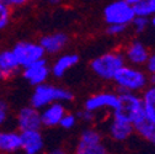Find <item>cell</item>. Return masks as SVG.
<instances>
[{
  "mask_svg": "<svg viewBox=\"0 0 155 154\" xmlns=\"http://www.w3.org/2000/svg\"><path fill=\"white\" fill-rule=\"evenodd\" d=\"M112 80L120 92H142L149 85V75L140 67L124 64Z\"/></svg>",
  "mask_w": 155,
  "mask_h": 154,
  "instance_id": "cell-1",
  "label": "cell"
},
{
  "mask_svg": "<svg viewBox=\"0 0 155 154\" xmlns=\"http://www.w3.org/2000/svg\"><path fill=\"white\" fill-rule=\"evenodd\" d=\"M74 99L73 92L63 86H57L48 83H43L35 86L30 99V105L41 110L53 102H69Z\"/></svg>",
  "mask_w": 155,
  "mask_h": 154,
  "instance_id": "cell-2",
  "label": "cell"
},
{
  "mask_svg": "<svg viewBox=\"0 0 155 154\" xmlns=\"http://www.w3.org/2000/svg\"><path fill=\"white\" fill-rule=\"evenodd\" d=\"M126 64V59L123 52L121 51H110L102 53L90 62L91 72L102 80H112L123 65Z\"/></svg>",
  "mask_w": 155,
  "mask_h": 154,
  "instance_id": "cell-3",
  "label": "cell"
},
{
  "mask_svg": "<svg viewBox=\"0 0 155 154\" xmlns=\"http://www.w3.org/2000/svg\"><path fill=\"white\" fill-rule=\"evenodd\" d=\"M111 115L113 119L133 125L138 119L144 116L142 96L138 92H120L118 106L111 112Z\"/></svg>",
  "mask_w": 155,
  "mask_h": 154,
  "instance_id": "cell-4",
  "label": "cell"
},
{
  "mask_svg": "<svg viewBox=\"0 0 155 154\" xmlns=\"http://www.w3.org/2000/svg\"><path fill=\"white\" fill-rule=\"evenodd\" d=\"M135 17V11L126 0H113L104 9V18L107 25L129 26Z\"/></svg>",
  "mask_w": 155,
  "mask_h": 154,
  "instance_id": "cell-5",
  "label": "cell"
},
{
  "mask_svg": "<svg viewBox=\"0 0 155 154\" xmlns=\"http://www.w3.org/2000/svg\"><path fill=\"white\" fill-rule=\"evenodd\" d=\"M11 51L14 52L21 68H25L37 61L45 58L46 55L41 45L33 41H20L11 48Z\"/></svg>",
  "mask_w": 155,
  "mask_h": 154,
  "instance_id": "cell-6",
  "label": "cell"
},
{
  "mask_svg": "<svg viewBox=\"0 0 155 154\" xmlns=\"http://www.w3.org/2000/svg\"><path fill=\"white\" fill-rule=\"evenodd\" d=\"M118 106V94L113 91H101L90 95L84 102V109L97 113L104 110L113 111Z\"/></svg>",
  "mask_w": 155,
  "mask_h": 154,
  "instance_id": "cell-7",
  "label": "cell"
},
{
  "mask_svg": "<svg viewBox=\"0 0 155 154\" xmlns=\"http://www.w3.org/2000/svg\"><path fill=\"white\" fill-rule=\"evenodd\" d=\"M16 126L18 131H30V129H41V110L33 107L32 105L24 106L17 111L16 115Z\"/></svg>",
  "mask_w": 155,
  "mask_h": 154,
  "instance_id": "cell-8",
  "label": "cell"
},
{
  "mask_svg": "<svg viewBox=\"0 0 155 154\" xmlns=\"http://www.w3.org/2000/svg\"><path fill=\"white\" fill-rule=\"evenodd\" d=\"M22 69V76L25 80L33 86L47 83L51 76V67L48 65L46 58H42Z\"/></svg>",
  "mask_w": 155,
  "mask_h": 154,
  "instance_id": "cell-9",
  "label": "cell"
},
{
  "mask_svg": "<svg viewBox=\"0 0 155 154\" xmlns=\"http://www.w3.org/2000/svg\"><path fill=\"white\" fill-rule=\"evenodd\" d=\"M123 55L126 63L135 67H143L149 58L150 52L140 40H133L126 46Z\"/></svg>",
  "mask_w": 155,
  "mask_h": 154,
  "instance_id": "cell-10",
  "label": "cell"
},
{
  "mask_svg": "<svg viewBox=\"0 0 155 154\" xmlns=\"http://www.w3.org/2000/svg\"><path fill=\"white\" fill-rule=\"evenodd\" d=\"M45 149V137L41 129L21 132V150L24 154H41Z\"/></svg>",
  "mask_w": 155,
  "mask_h": 154,
  "instance_id": "cell-11",
  "label": "cell"
},
{
  "mask_svg": "<svg viewBox=\"0 0 155 154\" xmlns=\"http://www.w3.org/2000/svg\"><path fill=\"white\" fill-rule=\"evenodd\" d=\"M69 37L64 32H52L45 35L40 38L41 47L43 48L46 54H57L61 53L68 45Z\"/></svg>",
  "mask_w": 155,
  "mask_h": 154,
  "instance_id": "cell-12",
  "label": "cell"
},
{
  "mask_svg": "<svg viewBox=\"0 0 155 154\" xmlns=\"http://www.w3.org/2000/svg\"><path fill=\"white\" fill-rule=\"evenodd\" d=\"M79 61L80 57L76 53H65L57 57L51 65V75L57 79L63 78L70 69H73L79 63Z\"/></svg>",
  "mask_w": 155,
  "mask_h": 154,
  "instance_id": "cell-13",
  "label": "cell"
},
{
  "mask_svg": "<svg viewBox=\"0 0 155 154\" xmlns=\"http://www.w3.org/2000/svg\"><path fill=\"white\" fill-rule=\"evenodd\" d=\"M67 112L63 102H53L41 109V120L43 127H57L59 126L61 120L63 119L64 113Z\"/></svg>",
  "mask_w": 155,
  "mask_h": 154,
  "instance_id": "cell-14",
  "label": "cell"
},
{
  "mask_svg": "<svg viewBox=\"0 0 155 154\" xmlns=\"http://www.w3.org/2000/svg\"><path fill=\"white\" fill-rule=\"evenodd\" d=\"M21 150V132L0 129V154H16Z\"/></svg>",
  "mask_w": 155,
  "mask_h": 154,
  "instance_id": "cell-15",
  "label": "cell"
},
{
  "mask_svg": "<svg viewBox=\"0 0 155 154\" xmlns=\"http://www.w3.org/2000/svg\"><path fill=\"white\" fill-rule=\"evenodd\" d=\"M20 68L21 67L11 49L0 52V82L12 78Z\"/></svg>",
  "mask_w": 155,
  "mask_h": 154,
  "instance_id": "cell-16",
  "label": "cell"
},
{
  "mask_svg": "<svg viewBox=\"0 0 155 154\" xmlns=\"http://www.w3.org/2000/svg\"><path fill=\"white\" fill-rule=\"evenodd\" d=\"M134 133V127L132 123L118 120V119H111L108 125V134L110 137L116 142H124Z\"/></svg>",
  "mask_w": 155,
  "mask_h": 154,
  "instance_id": "cell-17",
  "label": "cell"
},
{
  "mask_svg": "<svg viewBox=\"0 0 155 154\" xmlns=\"http://www.w3.org/2000/svg\"><path fill=\"white\" fill-rule=\"evenodd\" d=\"M134 133H137L148 143L155 146V123L151 122L145 115L133 123Z\"/></svg>",
  "mask_w": 155,
  "mask_h": 154,
  "instance_id": "cell-18",
  "label": "cell"
},
{
  "mask_svg": "<svg viewBox=\"0 0 155 154\" xmlns=\"http://www.w3.org/2000/svg\"><path fill=\"white\" fill-rule=\"evenodd\" d=\"M142 101H143V110L145 116L155 123V86L148 85L142 91Z\"/></svg>",
  "mask_w": 155,
  "mask_h": 154,
  "instance_id": "cell-19",
  "label": "cell"
},
{
  "mask_svg": "<svg viewBox=\"0 0 155 154\" xmlns=\"http://www.w3.org/2000/svg\"><path fill=\"white\" fill-rule=\"evenodd\" d=\"M74 154H110V150L104 143V141L97 143H87V144L76 142Z\"/></svg>",
  "mask_w": 155,
  "mask_h": 154,
  "instance_id": "cell-20",
  "label": "cell"
},
{
  "mask_svg": "<svg viewBox=\"0 0 155 154\" xmlns=\"http://www.w3.org/2000/svg\"><path fill=\"white\" fill-rule=\"evenodd\" d=\"M135 15L138 16H145V17H151L155 14V0H143L138 5L133 6Z\"/></svg>",
  "mask_w": 155,
  "mask_h": 154,
  "instance_id": "cell-21",
  "label": "cell"
},
{
  "mask_svg": "<svg viewBox=\"0 0 155 154\" xmlns=\"http://www.w3.org/2000/svg\"><path fill=\"white\" fill-rule=\"evenodd\" d=\"M12 17V8L8 5L4 0H0V31L5 30Z\"/></svg>",
  "mask_w": 155,
  "mask_h": 154,
  "instance_id": "cell-22",
  "label": "cell"
},
{
  "mask_svg": "<svg viewBox=\"0 0 155 154\" xmlns=\"http://www.w3.org/2000/svg\"><path fill=\"white\" fill-rule=\"evenodd\" d=\"M130 25H132V27H133L135 33H143L150 25V18L145 17V16L135 15V17L133 18V21H132Z\"/></svg>",
  "mask_w": 155,
  "mask_h": 154,
  "instance_id": "cell-23",
  "label": "cell"
},
{
  "mask_svg": "<svg viewBox=\"0 0 155 154\" xmlns=\"http://www.w3.org/2000/svg\"><path fill=\"white\" fill-rule=\"evenodd\" d=\"M78 115H75V113H71V112H65L64 113V116H63V119L61 120V123H59V126L63 128V129H73L75 126H76V123H78Z\"/></svg>",
  "mask_w": 155,
  "mask_h": 154,
  "instance_id": "cell-24",
  "label": "cell"
},
{
  "mask_svg": "<svg viewBox=\"0 0 155 154\" xmlns=\"http://www.w3.org/2000/svg\"><path fill=\"white\" fill-rule=\"evenodd\" d=\"M127 27L128 26H124V25H107L106 33L112 37H118L126 32Z\"/></svg>",
  "mask_w": 155,
  "mask_h": 154,
  "instance_id": "cell-25",
  "label": "cell"
},
{
  "mask_svg": "<svg viewBox=\"0 0 155 154\" xmlns=\"http://www.w3.org/2000/svg\"><path fill=\"white\" fill-rule=\"evenodd\" d=\"M9 105L5 100L0 99V126H4L9 119Z\"/></svg>",
  "mask_w": 155,
  "mask_h": 154,
  "instance_id": "cell-26",
  "label": "cell"
},
{
  "mask_svg": "<svg viewBox=\"0 0 155 154\" xmlns=\"http://www.w3.org/2000/svg\"><path fill=\"white\" fill-rule=\"evenodd\" d=\"M78 119H79L80 121H83V122H85V123H92L96 119V113L84 109L83 111H80L79 113H78Z\"/></svg>",
  "mask_w": 155,
  "mask_h": 154,
  "instance_id": "cell-27",
  "label": "cell"
},
{
  "mask_svg": "<svg viewBox=\"0 0 155 154\" xmlns=\"http://www.w3.org/2000/svg\"><path fill=\"white\" fill-rule=\"evenodd\" d=\"M144 67H145V72L148 74H155V53H150Z\"/></svg>",
  "mask_w": 155,
  "mask_h": 154,
  "instance_id": "cell-28",
  "label": "cell"
},
{
  "mask_svg": "<svg viewBox=\"0 0 155 154\" xmlns=\"http://www.w3.org/2000/svg\"><path fill=\"white\" fill-rule=\"evenodd\" d=\"M4 2L11 8H20V6H24L28 0H4Z\"/></svg>",
  "mask_w": 155,
  "mask_h": 154,
  "instance_id": "cell-29",
  "label": "cell"
},
{
  "mask_svg": "<svg viewBox=\"0 0 155 154\" xmlns=\"http://www.w3.org/2000/svg\"><path fill=\"white\" fill-rule=\"evenodd\" d=\"M47 154H68V153H67V150H65L64 148H62V147H54V148L49 149V152H48Z\"/></svg>",
  "mask_w": 155,
  "mask_h": 154,
  "instance_id": "cell-30",
  "label": "cell"
},
{
  "mask_svg": "<svg viewBox=\"0 0 155 154\" xmlns=\"http://www.w3.org/2000/svg\"><path fill=\"white\" fill-rule=\"evenodd\" d=\"M126 2H127L129 5H132V6H135V5H138L139 3H142L143 0H126Z\"/></svg>",
  "mask_w": 155,
  "mask_h": 154,
  "instance_id": "cell-31",
  "label": "cell"
},
{
  "mask_svg": "<svg viewBox=\"0 0 155 154\" xmlns=\"http://www.w3.org/2000/svg\"><path fill=\"white\" fill-rule=\"evenodd\" d=\"M149 75V85L155 86V74H148Z\"/></svg>",
  "mask_w": 155,
  "mask_h": 154,
  "instance_id": "cell-32",
  "label": "cell"
},
{
  "mask_svg": "<svg viewBox=\"0 0 155 154\" xmlns=\"http://www.w3.org/2000/svg\"><path fill=\"white\" fill-rule=\"evenodd\" d=\"M62 2L63 0H48V3L51 5H59V4H62Z\"/></svg>",
  "mask_w": 155,
  "mask_h": 154,
  "instance_id": "cell-33",
  "label": "cell"
},
{
  "mask_svg": "<svg viewBox=\"0 0 155 154\" xmlns=\"http://www.w3.org/2000/svg\"><path fill=\"white\" fill-rule=\"evenodd\" d=\"M150 25H151V26L155 28V14H154V15L150 17Z\"/></svg>",
  "mask_w": 155,
  "mask_h": 154,
  "instance_id": "cell-34",
  "label": "cell"
}]
</instances>
